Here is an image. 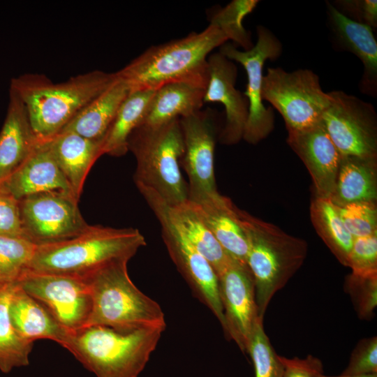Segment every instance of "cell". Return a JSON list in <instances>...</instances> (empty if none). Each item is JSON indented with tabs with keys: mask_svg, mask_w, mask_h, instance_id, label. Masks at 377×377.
<instances>
[{
	"mask_svg": "<svg viewBox=\"0 0 377 377\" xmlns=\"http://www.w3.org/2000/svg\"><path fill=\"white\" fill-rule=\"evenodd\" d=\"M48 140L52 155L78 201L91 168L102 156V140L71 131H61Z\"/></svg>",
	"mask_w": 377,
	"mask_h": 377,
	"instance_id": "obj_21",
	"label": "cell"
},
{
	"mask_svg": "<svg viewBox=\"0 0 377 377\" xmlns=\"http://www.w3.org/2000/svg\"><path fill=\"white\" fill-rule=\"evenodd\" d=\"M39 141L24 103L10 88L6 116L0 131V184L22 165Z\"/></svg>",
	"mask_w": 377,
	"mask_h": 377,
	"instance_id": "obj_19",
	"label": "cell"
},
{
	"mask_svg": "<svg viewBox=\"0 0 377 377\" xmlns=\"http://www.w3.org/2000/svg\"><path fill=\"white\" fill-rule=\"evenodd\" d=\"M204 94L205 89L184 83L164 85L156 91L141 124L160 125L190 116L200 110Z\"/></svg>",
	"mask_w": 377,
	"mask_h": 377,
	"instance_id": "obj_26",
	"label": "cell"
},
{
	"mask_svg": "<svg viewBox=\"0 0 377 377\" xmlns=\"http://www.w3.org/2000/svg\"><path fill=\"white\" fill-rule=\"evenodd\" d=\"M234 211L246 239V263L255 283L258 317L263 320L272 298L303 264L308 245L305 240L287 234L235 205Z\"/></svg>",
	"mask_w": 377,
	"mask_h": 377,
	"instance_id": "obj_4",
	"label": "cell"
},
{
	"mask_svg": "<svg viewBox=\"0 0 377 377\" xmlns=\"http://www.w3.org/2000/svg\"><path fill=\"white\" fill-rule=\"evenodd\" d=\"M191 202L226 252L237 260L246 264L247 242L235 217V204L231 200L218 192L200 201Z\"/></svg>",
	"mask_w": 377,
	"mask_h": 377,
	"instance_id": "obj_23",
	"label": "cell"
},
{
	"mask_svg": "<svg viewBox=\"0 0 377 377\" xmlns=\"http://www.w3.org/2000/svg\"><path fill=\"white\" fill-rule=\"evenodd\" d=\"M2 286H0V288H1Z\"/></svg>",
	"mask_w": 377,
	"mask_h": 377,
	"instance_id": "obj_42",
	"label": "cell"
},
{
	"mask_svg": "<svg viewBox=\"0 0 377 377\" xmlns=\"http://www.w3.org/2000/svg\"><path fill=\"white\" fill-rule=\"evenodd\" d=\"M16 283L71 333L87 325L91 299L82 278L27 270Z\"/></svg>",
	"mask_w": 377,
	"mask_h": 377,
	"instance_id": "obj_12",
	"label": "cell"
},
{
	"mask_svg": "<svg viewBox=\"0 0 377 377\" xmlns=\"http://www.w3.org/2000/svg\"><path fill=\"white\" fill-rule=\"evenodd\" d=\"M128 260L109 263L81 277L87 284L91 310L87 326L99 325L129 332L163 328L166 322L161 306L131 279Z\"/></svg>",
	"mask_w": 377,
	"mask_h": 377,
	"instance_id": "obj_5",
	"label": "cell"
},
{
	"mask_svg": "<svg viewBox=\"0 0 377 377\" xmlns=\"http://www.w3.org/2000/svg\"><path fill=\"white\" fill-rule=\"evenodd\" d=\"M145 245L136 228L89 226L73 238L36 246L27 270L81 278L112 262L129 261Z\"/></svg>",
	"mask_w": 377,
	"mask_h": 377,
	"instance_id": "obj_3",
	"label": "cell"
},
{
	"mask_svg": "<svg viewBox=\"0 0 377 377\" xmlns=\"http://www.w3.org/2000/svg\"><path fill=\"white\" fill-rule=\"evenodd\" d=\"M128 147L136 161V186L149 188L171 207L188 200V184L180 170L184 147L179 118L140 125L131 134Z\"/></svg>",
	"mask_w": 377,
	"mask_h": 377,
	"instance_id": "obj_7",
	"label": "cell"
},
{
	"mask_svg": "<svg viewBox=\"0 0 377 377\" xmlns=\"http://www.w3.org/2000/svg\"><path fill=\"white\" fill-rule=\"evenodd\" d=\"M1 184L17 200L45 193H60L76 200L52 155L49 140H40L22 165Z\"/></svg>",
	"mask_w": 377,
	"mask_h": 377,
	"instance_id": "obj_18",
	"label": "cell"
},
{
	"mask_svg": "<svg viewBox=\"0 0 377 377\" xmlns=\"http://www.w3.org/2000/svg\"><path fill=\"white\" fill-rule=\"evenodd\" d=\"M116 77L114 82L85 105L61 131H71L90 140H102L130 93L128 85Z\"/></svg>",
	"mask_w": 377,
	"mask_h": 377,
	"instance_id": "obj_24",
	"label": "cell"
},
{
	"mask_svg": "<svg viewBox=\"0 0 377 377\" xmlns=\"http://www.w3.org/2000/svg\"><path fill=\"white\" fill-rule=\"evenodd\" d=\"M184 140L180 165L188 178V200L200 201L218 193L214 168V149L220 133L214 112L208 109L179 118Z\"/></svg>",
	"mask_w": 377,
	"mask_h": 377,
	"instance_id": "obj_14",
	"label": "cell"
},
{
	"mask_svg": "<svg viewBox=\"0 0 377 377\" xmlns=\"http://www.w3.org/2000/svg\"><path fill=\"white\" fill-rule=\"evenodd\" d=\"M164 331L152 327L123 332L87 326L71 333L66 349L96 377H138Z\"/></svg>",
	"mask_w": 377,
	"mask_h": 377,
	"instance_id": "obj_6",
	"label": "cell"
},
{
	"mask_svg": "<svg viewBox=\"0 0 377 377\" xmlns=\"http://www.w3.org/2000/svg\"><path fill=\"white\" fill-rule=\"evenodd\" d=\"M343 224L354 237L377 233L376 201H361L336 205Z\"/></svg>",
	"mask_w": 377,
	"mask_h": 377,
	"instance_id": "obj_34",
	"label": "cell"
},
{
	"mask_svg": "<svg viewBox=\"0 0 377 377\" xmlns=\"http://www.w3.org/2000/svg\"><path fill=\"white\" fill-rule=\"evenodd\" d=\"M217 277L226 321L224 334L246 353L253 325L260 318L253 275L246 264L232 258Z\"/></svg>",
	"mask_w": 377,
	"mask_h": 377,
	"instance_id": "obj_15",
	"label": "cell"
},
{
	"mask_svg": "<svg viewBox=\"0 0 377 377\" xmlns=\"http://www.w3.org/2000/svg\"><path fill=\"white\" fill-rule=\"evenodd\" d=\"M377 374V338L360 340L353 350L348 364L341 375L362 376Z\"/></svg>",
	"mask_w": 377,
	"mask_h": 377,
	"instance_id": "obj_37",
	"label": "cell"
},
{
	"mask_svg": "<svg viewBox=\"0 0 377 377\" xmlns=\"http://www.w3.org/2000/svg\"><path fill=\"white\" fill-rule=\"evenodd\" d=\"M228 40L216 26L202 31L151 46L115 73L130 93L157 90L172 83H184L205 90L209 81L208 54Z\"/></svg>",
	"mask_w": 377,
	"mask_h": 377,
	"instance_id": "obj_1",
	"label": "cell"
},
{
	"mask_svg": "<svg viewBox=\"0 0 377 377\" xmlns=\"http://www.w3.org/2000/svg\"><path fill=\"white\" fill-rule=\"evenodd\" d=\"M376 158L342 156L334 192L330 198L336 205L376 201Z\"/></svg>",
	"mask_w": 377,
	"mask_h": 377,
	"instance_id": "obj_25",
	"label": "cell"
},
{
	"mask_svg": "<svg viewBox=\"0 0 377 377\" xmlns=\"http://www.w3.org/2000/svg\"><path fill=\"white\" fill-rule=\"evenodd\" d=\"M116 78L115 73L95 70L54 83L44 75L27 73L13 77L10 88L24 103L37 138L48 140Z\"/></svg>",
	"mask_w": 377,
	"mask_h": 377,
	"instance_id": "obj_2",
	"label": "cell"
},
{
	"mask_svg": "<svg viewBox=\"0 0 377 377\" xmlns=\"http://www.w3.org/2000/svg\"><path fill=\"white\" fill-rule=\"evenodd\" d=\"M207 61L209 77L204 103L217 102L224 106L226 121L219 140L226 145L237 144L243 139L249 115L248 99L235 87L237 66L220 52L209 55Z\"/></svg>",
	"mask_w": 377,
	"mask_h": 377,
	"instance_id": "obj_16",
	"label": "cell"
},
{
	"mask_svg": "<svg viewBox=\"0 0 377 377\" xmlns=\"http://www.w3.org/2000/svg\"><path fill=\"white\" fill-rule=\"evenodd\" d=\"M331 101L322 117L330 138L342 156H377V115L374 107L343 91L329 92Z\"/></svg>",
	"mask_w": 377,
	"mask_h": 377,
	"instance_id": "obj_10",
	"label": "cell"
},
{
	"mask_svg": "<svg viewBox=\"0 0 377 377\" xmlns=\"http://www.w3.org/2000/svg\"><path fill=\"white\" fill-rule=\"evenodd\" d=\"M310 217L319 237L339 263L348 267L354 237L346 228L335 205L330 198L315 197Z\"/></svg>",
	"mask_w": 377,
	"mask_h": 377,
	"instance_id": "obj_29",
	"label": "cell"
},
{
	"mask_svg": "<svg viewBox=\"0 0 377 377\" xmlns=\"http://www.w3.org/2000/svg\"><path fill=\"white\" fill-rule=\"evenodd\" d=\"M15 285L8 283L0 288V371L4 374L29 365L34 345L18 334L10 319L9 304Z\"/></svg>",
	"mask_w": 377,
	"mask_h": 377,
	"instance_id": "obj_30",
	"label": "cell"
},
{
	"mask_svg": "<svg viewBox=\"0 0 377 377\" xmlns=\"http://www.w3.org/2000/svg\"><path fill=\"white\" fill-rule=\"evenodd\" d=\"M330 24L341 47L355 54L363 65L360 83L362 93L375 96L377 92V43L373 29L355 22L327 3Z\"/></svg>",
	"mask_w": 377,
	"mask_h": 377,
	"instance_id": "obj_20",
	"label": "cell"
},
{
	"mask_svg": "<svg viewBox=\"0 0 377 377\" xmlns=\"http://www.w3.org/2000/svg\"><path fill=\"white\" fill-rule=\"evenodd\" d=\"M348 267L357 275L377 274V233L354 238Z\"/></svg>",
	"mask_w": 377,
	"mask_h": 377,
	"instance_id": "obj_36",
	"label": "cell"
},
{
	"mask_svg": "<svg viewBox=\"0 0 377 377\" xmlns=\"http://www.w3.org/2000/svg\"><path fill=\"white\" fill-rule=\"evenodd\" d=\"M334 6L355 22L372 29L377 27L376 0H339L334 1Z\"/></svg>",
	"mask_w": 377,
	"mask_h": 377,
	"instance_id": "obj_39",
	"label": "cell"
},
{
	"mask_svg": "<svg viewBox=\"0 0 377 377\" xmlns=\"http://www.w3.org/2000/svg\"><path fill=\"white\" fill-rule=\"evenodd\" d=\"M36 248L27 239L0 235V286L18 281L28 269Z\"/></svg>",
	"mask_w": 377,
	"mask_h": 377,
	"instance_id": "obj_31",
	"label": "cell"
},
{
	"mask_svg": "<svg viewBox=\"0 0 377 377\" xmlns=\"http://www.w3.org/2000/svg\"><path fill=\"white\" fill-rule=\"evenodd\" d=\"M344 286L358 317L364 320L371 318L377 306V274L351 273L346 278Z\"/></svg>",
	"mask_w": 377,
	"mask_h": 377,
	"instance_id": "obj_35",
	"label": "cell"
},
{
	"mask_svg": "<svg viewBox=\"0 0 377 377\" xmlns=\"http://www.w3.org/2000/svg\"><path fill=\"white\" fill-rule=\"evenodd\" d=\"M156 90L131 92L119 108L101 142V154L121 156L132 132L143 121Z\"/></svg>",
	"mask_w": 377,
	"mask_h": 377,
	"instance_id": "obj_27",
	"label": "cell"
},
{
	"mask_svg": "<svg viewBox=\"0 0 377 377\" xmlns=\"http://www.w3.org/2000/svg\"><path fill=\"white\" fill-rule=\"evenodd\" d=\"M263 320L256 321L246 353L252 360L255 377H282L283 367L264 330Z\"/></svg>",
	"mask_w": 377,
	"mask_h": 377,
	"instance_id": "obj_33",
	"label": "cell"
},
{
	"mask_svg": "<svg viewBox=\"0 0 377 377\" xmlns=\"http://www.w3.org/2000/svg\"><path fill=\"white\" fill-rule=\"evenodd\" d=\"M161 227L168 252L194 296L213 313L226 332L217 275L210 263L194 248L175 221L169 205L149 188L137 186Z\"/></svg>",
	"mask_w": 377,
	"mask_h": 377,
	"instance_id": "obj_8",
	"label": "cell"
},
{
	"mask_svg": "<svg viewBox=\"0 0 377 377\" xmlns=\"http://www.w3.org/2000/svg\"><path fill=\"white\" fill-rule=\"evenodd\" d=\"M283 367L282 377H316L323 374L321 361L312 355L305 358H287L279 356Z\"/></svg>",
	"mask_w": 377,
	"mask_h": 377,
	"instance_id": "obj_40",
	"label": "cell"
},
{
	"mask_svg": "<svg viewBox=\"0 0 377 377\" xmlns=\"http://www.w3.org/2000/svg\"><path fill=\"white\" fill-rule=\"evenodd\" d=\"M262 98L281 114L288 133L303 131L320 122L331 101L314 72L309 69L288 72L281 68L267 69L263 79Z\"/></svg>",
	"mask_w": 377,
	"mask_h": 377,
	"instance_id": "obj_9",
	"label": "cell"
},
{
	"mask_svg": "<svg viewBox=\"0 0 377 377\" xmlns=\"http://www.w3.org/2000/svg\"><path fill=\"white\" fill-rule=\"evenodd\" d=\"M74 198L56 193L33 195L19 200L24 237L36 246L73 238L89 224Z\"/></svg>",
	"mask_w": 377,
	"mask_h": 377,
	"instance_id": "obj_13",
	"label": "cell"
},
{
	"mask_svg": "<svg viewBox=\"0 0 377 377\" xmlns=\"http://www.w3.org/2000/svg\"><path fill=\"white\" fill-rule=\"evenodd\" d=\"M258 2L256 0H233L218 9L212 15L209 24L219 27L228 40L249 50L253 45L249 32L243 27L242 20L254 10Z\"/></svg>",
	"mask_w": 377,
	"mask_h": 377,
	"instance_id": "obj_32",
	"label": "cell"
},
{
	"mask_svg": "<svg viewBox=\"0 0 377 377\" xmlns=\"http://www.w3.org/2000/svg\"><path fill=\"white\" fill-rule=\"evenodd\" d=\"M172 216L184 236L210 263L216 275L227 266L232 257L228 254L187 200L174 207Z\"/></svg>",
	"mask_w": 377,
	"mask_h": 377,
	"instance_id": "obj_28",
	"label": "cell"
},
{
	"mask_svg": "<svg viewBox=\"0 0 377 377\" xmlns=\"http://www.w3.org/2000/svg\"><path fill=\"white\" fill-rule=\"evenodd\" d=\"M257 36L256 45L249 50H239L230 43H225L219 49L222 54L239 63L246 72L248 82L243 94L249 101V115L243 139L253 145L265 139L274 129L273 110L263 103V66L267 59H277L282 52L281 42L266 27L258 26Z\"/></svg>",
	"mask_w": 377,
	"mask_h": 377,
	"instance_id": "obj_11",
	"label": "cell"
},
{
	"mask_svg": "<svg viewBox=\"0 0 377 377\" xmlns=\"http://www.w3.org/2000/svg\"><path fill=\"white\" fill-rule=\"evenodd\" d=\"M287 143L308 170L316 197L330 198L335 187L341 154L327 133L322 120L297 132H288Z\"/></svg>",
	"mask_w": 377,
	"mask_h": 377,
	"instance_id": "obj_17",
	"label": "cell"
},
{
	"mask_svg": "<svg viewBox=\"0 0 377 377\" xmlns=\"http://www.w3.org/2000/svg\"><path fill=\"white\" fill-rule=\"evenodd\" d=\"M11 323L24 339H49L66 347L70 332L63 327L34 297L15 283L9 304Z\"/></svg>",
	"mask_w": 377,
	"mask_h": 377,
	"instance_id": "obj_22",
	"label": "cell"
},
{
	"mask_svg": "<svg viewBox=\"0 0 377 377\" xmlns=\"http://www.w3.org/2000/svg\"><path fill=\"white\" fill-rule=\"evenodd\" d=\"M0 235L24 238L19 200L3 184H0Z\"/></svg>",
	"mask_w": 377,
	"mask_h": 377,
	"instance_id": "obj_38",
	"label": "cell"
},
{
	"mask_svg": "<svg viewBox=\"0 0 377 377\" xmlns=\"http://www.w3.org/2000/svg\"><path fill=\"white\" fill-rule=\"evenodd\" d=\"M316 377H377V374H368V375H362V376H343L340 375L339 376H325L323 374L318 375Z\"/></svg>",
	"mask_w": 377,
	"mask_h": 377,
	"instance_id": "obj_41",
	"label": "cell"
}]
</instances>
